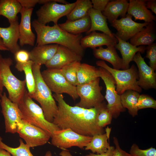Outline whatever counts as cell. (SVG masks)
I'll use <instances>...</instances> for the list:
<instances>
[{"instance_id": "f546056e", "label": "cell", "mask_w": 156, "mask_h": 156, "mask_svg": "<svg viewBox=\"0 0 156 156\" xmlns=\"http://www.w3.org/2000/svg\"><path fill=\"white\" fill-rule=\"evenodd\" d=\"M77 85H81L100 77V73L98 68L86 63H81L77 70Z\"/></svg>"}, {"instance_id": "7dc6e473", "label": "cell", "mask_w": 156, "mask_h": 156, "mask_svg": "<svg viewBox=\"0 0 156 156\" xmlns=\"http://www.w3.org/2000/svg\"><path fill=\"white\" fill-rule=\"evenodd\" d=\"M0 156H12V155L6 150L0 148Z\"/></svg>"}, {"instance_id": "7402d4cb", "label": "cell", "mask_w": 156, "mask_h": 156, "mask_svg": "<svg viewBox=\"0 0 156 156\" xmlns=\"http://www.w3.org/2000/svg\"><path fill=\"white\" fill-rule=\"evenodd\" d=\"M58 46L55 44L36 46L29 52L30 60L34 64L45 65L55 53Z\"/></svg>"}, {"instance_id": "e0dca14e", "label": "cell", "mask_w": 156, "mask_h": 156, "mask_svg": "<svg viewBox=\"0 0 156 156\" xmlns=\"http://www.w3.org/2000/svg\"><path fill=\"white\" fill-rule=\"evenodd\" d=\"M33 8H22L20 12L21 20L19 24V44L21 47L25 45H34L36 37L31 28V19Z\"/></svg>"}, {"instance_id": "3957f363", "label": "cell", "mask_w": 156, "mask_h": 156, "mask_svg": "<svg viewBox=\"0 0 156 156\" xmlns=\"http://www.w3.org/2000/svg\"><path fill=\"white\" fill-rule=\"evenodd\" d=\"M41 66L34 64L32 69L35 81V89L30 97L40 104L46 119L52 122L58 109L52 92L44 81L40 71Z\"/></svg>"}, {"instance_id": "ac0fdd59", "label": "cell", "mask_w": 156, "mask_h": 156, "mask_svg": "<svg viewBox=\"0 0 156 156\" xmlns=\"http://www.w3.org/2000/svg\"><path fill=\"white\" fill-rule=\"evenodd\" d=\"M9 23L8 27H0V37L8 51L14 54L20 49L18 43L19 38L18 19Z\"/></svg>"}, {"instance_id": "83f0119b", "label": "cell", "mask_w": 156, "mask_h": 156, "mask_svg": "<svg viewBox=\"0 0 156 156\" xmlns=\"http://www.w3.org/2000/svg\"><path fill=\"white\" fill-rule=\"evenodd\" d=\"M111 129L107 127L106 129V133L95 135L92 136V139L85 147L86 150H90L92 153L101 154L106 152L110 146L109 142Z\"/></svg>"}, {"instance_id": "b9f144b4", "label": "cell", "mask_w": 156, "mask_h": 156, "mask_svg": "<svg viewBox=\"0 0 156 156\" xmlns=\"http://www.w3.org/2000/svg\"><path fill=\"white\" fill-rule=\"evenodd\" d=\"M109 0H92V8L102 12L105 9Z\"/></svg>"}, {"instance_id": "ab89813d", "label": "cell", "mask_w": 156, "mask_h": 156, "mask_svg": "<svg viewBox=\"0 0 156 156\" xmlns=\"http://www.w3.org/2000/svg\"><path fill=\"white\" fill-rule=\"evenodd\" d=\"M15 60L17 63H24L30 60L29 52L23 49H20L14 54Z\"/></svg>"}, {"instance_id": "4316f807", "label": "cell", "mask_w": 156, "mask_h": 156, "mask_svg": "<svg viewBox=\"0 0 156 156\" xmlns=\"http://www.w3.org/2000/svg\"><path fill=\"white\" fill-rule=\"evenodd\" d=\"M59 26L63 30L74 35L87 32L90 30L91 20L88 15L82 18L73 20H67L64 23L58 24Z\"/></svg>"}, {"instance_id": "4dcf8cb0", "label": "cell", "mask_w": 156, "mask_h": 156, "mask_svg": "<svg viewBox=\"0 0 156 156\" xmlns=\"http://www.w3.org/2000/svg\"><path fill=\"white\" fill-rule=\"evenodd\" d=\"M140 95L139 92L131 90H127L120 95L122 106L127 109L129 114L133 117L138 114L137 104Z\"/></svg>"}, {"instance_id": "c3c4849f", "label": "cell", "mask_w": 156, "mask_h": 156, "mask_svg": "<svg viewBox=\"0 0 156 156\" xmlns=\"http://www.w3.org/2000/svg\"><path fill=\"white\" fill-rule=\"evenodd\" d=\"M0 51H8V49L5 47L2 41V39L0 37Z\"/></svg>"}, {"instance_id": "e575fe53", "label": "cell", "mask_w": 156, "mask_h": 156, "mask_svg": "<svg viewBox=\"0 0 156 156\" xmlns=\"http://www.w3.org/2000/svg\"><path fill=\"white\" fill-rule=\"evenodd\" d=\"M80 62H75L60 69L61 73L67 81L71 84L77 85V71Z\"/></svg>"}, {"instance_id": "603a6c76", "label": "cell", "mask_w": 156, "mask_h": 156, "mask_svg": "<svg viewBox=\"0 0 156 156\" xmlns=\"http://www.w3.org/2000/svg\"><path fill=\"white\" fill-rule=\"evenodd\" d=\"M129 2L127 0H116L109 1L102 12L103 15L111 24L120 16H125Z\"/></svg>"}, {"instance_id": "836d02e7", "label": "cell", "mask_w": 156, "mask_h": 156, "mask_svg": "<svg viewBox=\"0 0 156 156\" xmlns=\"http://www.w3.org/2000/svg\"><path fill=\"white\" fill-rule=\"evenodd\" d=\"M0 136V148L9 152L12 156H34L30 151V147L24 143L21 139L19 140L20 144L16 148L9 146L2 141Z\"/></svg>"}, {"instance_id": "8992f818", "label": "cell", "mask_w": 156, "mask_h": 156, "mask_svg": "<svg viewBox=\"0 0 156 156\" xmlns=\"http://www.w3.org/2000/svg\"><path fill=\"white\" fill-rule=\"evenodd\" d=\"M96 65L109 72L114 78L116 84V91L121 95L127 90H133L138 92H142V89L138 85V71L134 64L128 69L118 70L112 68L103 60L96 62Z\"/></svg>"}, {"instance_id": "5b68a950", "label": "cell", "mask_w": 156, "mask_h": 156, "mask_svg": "<svg viewBox=\"0 0 156 156\" xmlns=\"http://www.w3.org/2000/svg\"><path fill=\"white\" fill-rule=\"evenodd\" d=\"M13 62L10 58L3 57L0 53V90L3 92L5 87L9 99L18 105L26 89V81L18 79L13 74L10 69Z\"/></svg>"}, {"instance_id": "d6a6232c", "label": "cell", "mask_w": 156, "mask_h": 156, "mask_svg": "<svg viewBox=\"0 0 156 156\" xmlns=\"http://www.w3.org/2000/svg\"><path fill=\"white\" fill-rule=\"evenodd\" d=\"M33 62L30 60L24 63L17 62L15 68L20 72L23 71L25 76V80L28 93L29 95L33 94L35 89V81L32 67Z\"/></svg>"}, {"instance_id": "d4e9b609", "label": "cell", "mask_w": 156, "mask_h": 156, "mask_svg": "<svg viewBox=\"0 0 156 156\" xmlns=\"http://www.w3.org/2000/svg\"><path fill=\"white\" fill-rule=\"evenodd\" d=\"M92 50L93 55L96 58L110 63L114 69L118 70L122 69V59L118 55L114 46H109L106 48L101 46Z\"/></svg>"}, {"instance_id": "9a60e30c", "label": "cell", "mask_w": 156, "mask_h": 156, "mask_svg": "<svg viewBox=\"0 0 156 156\" xmlns=\"http://www.w3.org/2000/svg\"><path fill=\"white\" fill-rule=\"evenodd\" d=\"M133 61L138 68V85L145 90L156 88V74L155 71L145 62L140 52L134 55Z\"/></svg>"}, {"instance_id": "6da1fadb", "label": "cell", "mask_w": 156, "mask_h": 156, "mask_svg": "<svg viewBox=\"0 0 156 156\" xmlns=\"http://www.w3.org/2000/svg\"><path fill=\"white\" fill-rule=\"evenodd\" d=\"M58 103V109L53 123L60 129L69 128L80 135L92 136L105 133L104 128L99 127L97 117L105 102L89 109L72 106L65 101L62 94H53Z\"/></svg>"}, {"instance_id": "7a4b0ae2", "label": "cell", "mask_w": 156, "mask_h": 156, "mask_svg": "<svg viewBox=\"0 0 156 156\" xmlns=\"http://www.w3.org/2000/svg\"><path fill=\"white\" fill-rule=\"evenodd\" d=\"M32 25L37 35L36 46L55 44L65 47L83 57L84 49L80 41L83 37L82 34L74 35L63 30L58 24L53 26L44 25L36 19L32 22Z\"/></svg>"}, {"instance_id": "5bb4252c", "label": "cell", "mask_w": 156, "mask_h": 156, "mask_svg": "<svg viewBox=\"0 0 156 156\" xmlns=\"http://www.w3.org/2000/svg\"><path fill=\"white\" fill-rule=\"evenodd\" d=\"M132 17L127 14L125 17L117 19L111 24L117 30L115 35L126 41L130 40L148 23L136 22L132 20Z\"/></svg>"}, {"instance_id": "4fadbf2b", "label": "cell", "mask_w": 156, "mask_h": 156, "mask_svg": "<svg viewBox=\"0 0 156 156\" xmlns=\"http://www.w3.org/2000/svg\"><path fill=\"white\" fill-rule=\"evenodd\" d=\"M17 133L30 148L43 145L51 137L42 129L22 120L21 125L17 129Z\"/></svg>"}, {"instance_id": "f35d334b", "label": "cell", "mask_w": 156, "mask_h": 156, "mask_svg": "<svg viewBox=\"0 0 156 156\" xmlns=\"http://www.w3.org/2000/svg\"><path fill=\"white\" fill-rule=\"evenodd\" d=\"M146 51L145 57L149 59V66L155 71L156 69V43H153L147 46Z\"/></svg>"}, {"instance_id": "52a82bcc", "label": "cell", "mask_w": 156, "mask_h": 156, "mask_svg": "<svg viewBox=\"0 0 156 156\" xmlns=\"http://www.w3.org/2000/svg\"><path fill=\"white\" fill-rule=\"evenodd\" d=\"M75 3H68L64 0H46V3L36 11V20L44 25L51 22L57 25L59 19L72 11Z\"/></svg>"}, {"instance_id": "44dd1931", "label": "cell", "mask_w": 156, "mask_h": 156, "mask_svg": "<svg viewBox=\"0 0 156 156\" xmlns=\"http://www.w3.org/2000/svg\"><path fill=\"white\" fill-rule=\"evenodd\" d=\"M127 13L133 16L135 21L143 20L148 23L156 21V16L147 8L145 0H130Z\"/></svg>"}, {"instance_id": "cb8c5ba5", "label": "cell", "mask_w": 156, "mask_h": 156, "mask_svg": "<svg viewBox=\"0 0 156 156\" xmlns=\"http://www.w3.org/2000/svg\"><path fill=\"white\" fill-rule=\"evenodd\" d=\"M156 29L154 21L148 23L129 40V43L137 47L152 44L156 39Z\"/></svg>"}, {"instance_id": "ee69618b", "label": "cell", "mask_w": 156, "mask_h": 156, "mask_svg": "<svg viewBox=\"0 0 156 156\" xmlns=\"http://www.w3.org/2000/svg\"><path fill=\"white\" fill-rule=\"evenodd\" d=\"M114 149V146H110L107 151L104 153L99 154L90 153L88 155L83 156H113Z\"/></svg>"}, {"instance_id": "9c48e42d", "label": "cell", "mask_w": 156, "mask_h": 156, "mask_svg": "<svg viewBox=\"0 0 156 156\" xmlns=\"http://www.w3.org/2000/svg\"><path fill=\"white\" fill-rule=\"evenodd\" d=\"M41 74L44 81L52 92L56 94H67L74 100L79 98L76 86L67 81L60 69L47 68L41 72Z\"/></svg>"}, {"instance_id": "7bdbcfd3", "label": "cell", "mask_w": 156, "mask_h": 156, "mask_svg": "<svg viewBox=\"0 0 156 156\" xmlns=\"http://www.w3.org/2000/svg\"><path fill=\"white\" fill-rule=\"evenodd\" d=\"M22 8H33L38 3L39 0H18Z\"/></svg>"}, {"instance_id": "2e32d148", "label": "cell", "mask_w": 156, "mask_h": 156, "mask_svg": "<svg viewBox=\"0 0 156 156\" xmlns=\"http://www.w3.org/2000/svg\"><path fill=\"white\" fill-rule=\"evenodd\" d=\"M82 58L68 48L59 45L55 53L45 65L48 69H60L75 62H80Z\"/></svg>"}, {"instance_id": "30bf717a", "label": "cell", "mask_w": 156, "mask_h": 156, "mask_svg": "<svg viewBox=\"0 0 156 156\" xmlns=\"http://www.w3.org/2000/svg\"><path fill=\"white\" fill-rule=\"evenodd\" d=\"M51 138L53 146L66 149L73 146L83 149L91 141L92 137L82 135L67 128L55 131Z\"/></svg>"}, {"instance_id": "f6af8a7d", "label": "cell", "mask_w": 156, "mask_h": 156, "mask_svg": "<svg viewBox=\"0 0 156 156\" xmlns=\"http://www.w3.org/2000/svg\"><path fill=\"white\" fill-rule=\"evenodd\" d=\"M146 6L148 9H150L155 14H156V0H146Z\"/></svg>"}, {"instance_id": "8d00e7d4", "label": "cell", "mask_w": 156, "mask_h": 156, "mask_svg": "<svg viewBox=\"0 0 156 156\" xmlns=\"http://www.w3.org/2000/svg\"><path fill=\"white\" fill-rule=\"evenodd\" d=\"M138 110L147 108L156 109V101L151 96L145 94L140 95L137 104Z\"/></svg>"}, {"instance_id": "7c38bea8", "label": "cell", "mask_w": 156, "mask_h": 156, "mask_svg": "<svg viewBox=\"0 0 156 156\" xmlns=\"http://www.w3.org/2000/svg\"><path fill=\"white\" fill-rule=\"evenodd\" d=\"M4 118L5 132L14 134L21 125L23 117L18 105L12 102L4 92L0 103Z\"/></svg>"}, {"instance_id": "277c9868", "label": "cell", "mask_w": 156, "mask_h": 156, "mask_svg": "<svg viewBox=\"0 0 156 156\" xmlns=\"http://www.w3.org/2000/svg\"><path fill=\"white\" fill-rule=\"evenodd\" d=\"M18 105L23 120L42 129L51 138L55 131L60 129L53 122L46 119L42 108L33 101L26 89Z\"/></svg>"}, {"instance_id": "484cf974", "label": "cell", "mask_w": 156, "mask_h": 156, "mask_svg": "<svg viewBox=\"0 0 156 156\" xmlns=\"http://www.w3.org/2000/svg\"><path fill=\"white\" fill-rule=\"evenodd\" d=\"M88 15L91 20V25L87 34H89L92 32L99 31L112 37H115L114 34L112 32L108 27L107 19L102 12L92 8L89 11Z\"/></svg>"}, {"instance_id": "ba28073f", "label": "cell", "mask_w": 156, "mask_h": 156, "mask_svg": "<svg viewBox=\"0 0 156 156\" xmlns=\"http://www.w3.org/2000/svg\"><path fill=\"white\" fill-rule=\"evenodd\" d=\"M100 77L87 83L76 86L79 101L75 105L89 109L99 105L104 101V97L101 93L102 87L100 86Z\"/></svg>"}, {"instance_id": "ffe728a7", "label": "cell", "mask_w": 156, "mask_h": 156, "mask_svg": "<svg viewBox=\"0 0 156 156\" xmlns=\"http://www.w3.org/2000/svg\"><path fill=\"white\" fill-rule=\"evenodd\" d=\"M114 36L118 40V43L114 46L116 49L120 51L122 60V69L125 70L129 68V64L133 60L135 55L138 52L144 53L146 51L145 46L138 47L133 45L129 42L123 40L114 34Z\"/></svg>"}, {"instance_id": "74e56055", "label": "cell", "mask_w": 156, "mask_h": 156, "mask_svg": "<svg viewBox=\"0 0 156 156\" xmlns=\"http://www.w3.org/2000/svg\"><path fill=\"white\" fill-rule=\"evenodd\" d=\"M129 153L133 156H156V149L151 147L146 149H142L135 144L131 146Z\"/></svg>"}, {"instance_id": "d590c367", "label": "cell", "mask_w": 156, "mask_h": 156, "mask_svg": "<svg viewBox=\"0 0 156 156\" xmlns=\"http://www.w3.org/2000/svg\"><path fill=\"white\" fill-rule=\"evenodd\" d=\"M106 105L105 102L101 108L97 117L98 125L102 128L110 124L113 118L112 114L107 107Z\"/></svg>"}, {"instance_id": "bcb514c9", "label": "cell", "mask_w": 156, "mask_h": 156, "mask_svg": "<svg viewBox=\"0 0 156 156\" xmlns=\"http://www.w3.org/2000/svg\"><path fill=\"white\" fill-rule=\"evenodd\" d=\"M60 155L61 156H73L69 151L66 149H62L60 153ZM44 156H52L51 152L49 151H47Z\"/></svg>"}, {"instance_id": "1f68e13d", "label": "cell", "mask_w": 156, "mask_h": 156, "mask_svg": "<svg viewBox=\"0 0 156 156\" xmlns=\"http://www.w3.org/2000/svg\"><path fill=\"white\" fill-rule=\"evenodd\" d=\"M75 3L73 10L66 16L67 20L73 21L84 17L92 8V4L90 0H77Z\"/></svg>"}, {"instance_id": "f1b7e54d", "label": "cell", "mask_w": 156, "mask_h": 156, "mask_svg": "<svg viewBox=\"0 0 156 156\" xmlns=\"http://www.w3.org/2000/svg\"><path fill=\"white\" fill-rule=\"evenodd\" d=\"M22 8L18 0H0V17H5L9 23L18 19Z\"/></svg>"}, {"instance_id": "681fc988", "label": "cell", "mask_w": 156, "mask_h": 156, "mask_svg": "<svg viewBox=\"0 0 156 156\" xmlns=\"http://www.w3.org/2000/svg\"><path fill=\"white\" fill-rule=\"evenodd\" d=\"M2 92H1L0 90V103L1 101V97L2 95Z\"/></svg>"}, {"instance_id": "8fae6325", "label": "cell", "mask_w": 156, "mask_h": 156, "mask_svg": "<svg viewBox=\"0 0 156 156\" xmlns=\"http://www.w3.org/2000/svg\"><path fill=\"white\" fill-rule=\"evenodd\" d=\"M100 77L103 80L106 88L104 98L107 102V108L112 113L113 118H116L120 113L125 111L126 109L122 106L120 96L116 91L115 80L110 73L105 69L99 67Z\"/></svg>"}, {"instance_id": "60d3db41", "label": "cell", "mask_w": 156, "mask_h": 156, "mask_svg": "<svg viewBox=\"0 0 156 156\" xmlns=\"http://www.w3.org/2000/svg\"><path fill=\"white\" fill-rule=\"evenodd\" d=\"M113 142L115 147L113 156H133L121 149L119 145L118 139L116 137H114Z\"/></svg>"}, {"instance_id": "d6986e66", "label": "cell", "mask_w": 156, "mask_h": 156, "mask_svg": "<svg viewBox=\"0 0 156 156\" xmlns=\"http://www.w3.org/2000/svg\"><path fill=\"white\" fill-rule=\"evenodd\" d=\"M118 42L116 38L104 33L92 32L81 39L80 44L84 49L88 48L92 49L96 47L106 46H114Z\"/></svg>"}]
</instances>
